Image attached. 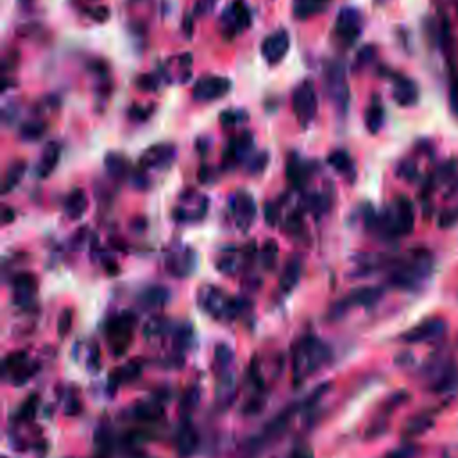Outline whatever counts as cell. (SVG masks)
<instances>
[{
  "label": "cell",
  "instance_id": "1",
  "mask_svg": "<svg viewBox=\"0 0 458 458\" xmlns=\"http://www.w3.org/2000/svg\"><path fill=\"white\" fill-rule=\"evenodd\" d=\"M387 269L390 285L403 290H417L433 274L435 258L428 249H412L401 256H390Z\"/></svg>",
  "mask_w": 458,
  "mask_h": 458
},
{
  "label": "cell",
  "instance_id": "2",
  "mask_svg": "<svg viewBox=\"0 0 458 458\" xmlns=\"http://www.w3.org/2000/svg\"><path fill=\"white\" fill-rule=\"evenodd\" d=\"M414 224H416V210H414L412 200L409 197L399 195L383 212V215L374 217L369 229H376L380 235L387 239H399L414 231Z\"/></svg>",
  "mask_w": 458,
  "mask_h": 458
},
{
  "label": "cell",
  "instance_id": "3",
  "mask_svg": "<svg viewBox=\"0 0 458 458\" xmlns=\"http://www.w3.org/2000/svg\"><path fill=\"white\" fill-rule=\"evenodd\" d=\"M330 360V347L317 337H304L296 344L292 353V370L296 385L303 383L310 374L319 370Z\"/></svg>",
  "mask_w": 458,
  "mask_h": 458
},
{
  "label": "cell",
  "instance_id": "4",
  "mask_svg": "<svg viewBox=\"0 0 458 458\" xmlns=\"http://www.w3.org/2000/svg\"><path fill=\"white\" fill-rule=\"evenodd\" d=\"M197 303L200 310L217 320H233L242 312V303L239 299L226 296L219 287L205 285L197 292Z\"/></svg>",
  "mask_w": 458,
  "mask_h": 458
},
{
  "label": "cell",
  "instance_id": "5",
  "mask_svg": "<svg viewBox=\"0 0 458 458\" xmlns=\"http://www.w3.org/2000/svg\"><path fill=\"white\" fill-rule=\"evenodd\" d=\"M324 90L326 95L333 100V104L346 112L349 104V86H347L346 66L342 61H330L324 70Z\"/></svg>",
  "mask_w": 458,
  "mask_h": 458
},
{
  "label": "cell",
  "instance_id": "6",
  "mask_svg": "<svg viewBox=\"0 0 458 458\" xmlns=\"http://www.w3.org/2000/svg\"><path fill=\"white\" fill-rule=\"evenodd\" d=\"M381 297H383V289L381 287H362V289L353 290L349 296L332 304V308L327 312V319H342L351 308H356V306L369 308V306H374Z\"/></svg>",
  "mask_w": 458,
  "mask_h": 458
},
{
  "label": "cell",
  "instance_id": "7",
  "mask_svg": "<svg viewBox=\"0 0 458 458\" xmlns=\"http://www.w3.org/2000/svg\"><path fill=\"white\" fill-rule=\"evenodd\" d=\"M428 389L433 392H446L458 381V369L451 358H437L426 367Z\"/></svg>",
  "mask_w": 458,
  "mask_h": 458
},
{
  "label": "cell",
  "instance_id": "8",
  "mask_svg": "<svg viewBox=\"0 0 458 458\" xmlns=\"http://www.w3.org/2000/svg\"><path fill=\"white\" fill-rule=\"evenodd\" d=\"M136 317L133 313H122L109 323L108 344L113 354L120 356L127 351L133 342V330H135Z\"/></svg>",
  "mask_w": 458,
  "mask_h": 458
},
{
  "label": "cell",
  "instance_id": "9",
  "mask_svg": "<svg viewBox=\"0 0 458 458\" xmlns=\"http://www.w3.org/2000/svg\"><path fill=\"white\" fill-rule=\"evenodd\" d=\"M317 108H319V102H317L315 88L310 81H304L303 85L294 90L292 95V109L301 126H310V122L315 119Z\"/></svg>",
  "mask_w": 458,
  "mask_h": 458
},
{
  "label": "cell",
  "instance_id": "10",
  "mask_svg": "<svg viewBox=\"0 0 458 458\" xmlns=\"http://www.w3.org/2000/svg\"><path fill=\"white\" fill-rule=\"evenodd\" d=\"M251 22H253V16L243 0H233L231 6H227L220 16V28H222L224 36L229 40L249 28Z\"/></svg>",
  "mask_w": 458,
  "mask_h": 458
},
{
  "label": "cell",
  "instance_id": "11",
  "mask_svg": "<svg viewBox=\"0 0 458 458\" xmlns=\"http://www.w3.org/2000/svg\"><path fill=\"white\" fill-rule=\"evenodd\" d=\"M335 35L347 47L353 45L362 35V15L358 9L342 8L339 11L335 23Z\"/></svg>",
  "mask_w": 458,
  "mask_h": 458
},
{
  "label": "cell",
  "instance_id": "12",
  "mask_svg": "<svg viewBox=\"0 0 458 458\" xmlns=\"http://www.w3.org/2000/svg\"><path fill=\"white\" fill-rule=\"evenodd\" d=\"M229 92H231V81L227 78L205 76L193 85L192 97L195 100H203V102H212V100L222 99Z\"/></svg>",
  "mask_w": 458,
  "mask_h": 458
},
{
  "label": "cell",
  "instance_id": "13",
  "mask_svg": "<svg viewBox=\"0 0 458 458\" xmlns=\"http://www.w3.org/2000/svg\"><path fill=\"white\" fill-rule=\"evenodd\" d=\"M447 326L444 319H426L419 323L417 326L410 327L409 332H404L401 335V340L406 344H423V342H433L444 337Z\"/></svg>",
  "mask_w": 458,
  "mask_h": 458
},
{
  "label": "cell",
  "instance_id": "14",
  "mask_svg": "<svg viewBox=\"0 0 458 458\" xmlns=\"http://www.w3.org/2000/svg\"><path fill=\"white\" fill-rule=\"evenodd\" d=\"M197 254L192 247H174L167 254V270L176 277H186L195 270Z\"/></svg>",
  "mask_w": 458,
  "mask_h": 458
},
{
  "label": "cell",
  "instance_id": "15",
  "mask_svg": "<svg viewBox=\"0 0 458 458\" xmlns=\"http://www.w3.org/2000/svg\"><path fill=\"white\" fill-rule=\"evenodd\" d=\"M174 158H176V147H174L172 143H158V145L149 147V149L143 152L142 158H140V165H142L143 170H165L172 165Z\"/></svg>",
  "mask_w": 458,
  "mask_h": 458
},
{
  "label": "cell",
  "instance_id": "16",
  "mask_svg": "<svg viewBox=\"0 0 458 458\" xmlns=\"http://www.w3.org/2000/svg\"><path fill=\"white\" fill-rule=\"evenodd\" d=\"M290 49V36L285 29L272 32L267 36L262 43V54L267 59L269 65H277L282 63Z\"/></svg>",
  "mask_w": 458,
  "mask_h": 458
},
{
  "label": "cell",
  "instance_id": "17",
  "mask_svg": "<svg viewBox=\"0 0 458 458\" xmlns=\"http://www.w3.org/2000/svg\"><path fill=\"white\" fill-rule=\"evenodd\" d=\"M254 145V138L249 131L240 133L239 136L229 140L226 150H224V167L233 169L235 165H239L240 162L247 158V155L251 152Z\"/></svg>",
  "mask_w": 458,
  "mask_h": 458
},
{
  "label": "cell",
  "instance_id": "18",
  "mask_svg": "<svg viewBox=\"0 0 458 458\" xmlns=\"http://www.w3.org/2000/svg\"><path fill=\"white\" fill-rule=\"evenodd\" d=\"M231 212L235 215L236 226L242 231H247L256 219V203L247 192H239L231 199Z\"/></svg>",
  "mask_w": 458,
  "mask_h": 458
},
{
  "label": "cell",
  "instance_id": "19",
  "mask_svg": "<svg viewBox=\"0 0 458 458\" xmlns=\"http://www.w3.org/2000/svg\"><path fill=\"white\" fill-rule=\"evenodd\" d=\"M36 290H38V282L35 274L22 272L13 277V301L18 306H28L35 299Z\"/></svg>",
  "mask_w": 458,
  "mask_h": 458
},
{
  "label": "cell",
  "instance_id": "20",
  "mask_svg": "<svg viewBox=\"0 0 458 458\" xmlns=\"http://www.w3.org/2000/svg\"><path fill=\"white\" fill-rule=\"evenodd\" d=\"M392 97L399 106H414L419 99V90H417L416 83L412 79L404 78L401 73H394L392 76Z\"/></svg>",
  "mask_w": 458,
  "mask_h": 458
},
{
  "label": "cell",
  "instance_id": "21",
  "mask_svg": "<svg viewBox=\"0 0 458 458\" xmlns=\"http://www.w3.org/2000/svg\"><path fill=\"white\" fill-rule=\"evenodd\" d=\"M59 158H61V145L58 142L47 143L42 152V158H40L38 169H36L38 177L45 179V177H49L50 174L54 172L59 163Z\"/></svg>",
  "mask_w": 458,
  "mask_h": 458
},
{
  "label": "cell",
  "instance_id": "22",
  "mask_svg": "<svg viewBox=\"0 0 458 458\" xmlns=\"http://www.w3.org/2000/svg\"><path fill=\"white\" fill-rule=\"evenodd\" d=\"M169 299H170V290L162 285L149 287V289L143 290L142 296H140V303H142L145 308H150V310L162 308V306H165V304L169 303Z\"/></svg>",
  "mask_w": 458,
  "mask_h": 458
},
{
  "label": "cell",
  "instance_id": "23",
  "mask_svg": "<svg viewBox=\"0 0 458 458\" xmlns=\"http://www.w3.org/2000/svg\"><path fill=\"white\" fill-rule=\"evenodd\" d=\"M208 212V199L206 197H200L197 205H183L177 206L176 212H174V217L181 222H193V220H200Z\"/></svg>",
  "mask_w": 458,
  "mask_h": 458
},
{
  "label": "cell",
  "instance_id": "24",
  "mask_svg": "<svg viewBox=\"0 0 458 458\" xmlns=\"http://www.w3.org/2000/svg\"><path fill=\"white\" fill-rule=\"evenodd\" d=\"M86 210H88V197H86V193L83 192L81 188L72 190L70 195L66 197V203H65L66 215H68L70 219L78 220L85 215Z\"/></svg>",
  "mask_w": 458,
  "mask_h": 458
},
{
  "label": "cell",
  "instance_id": "25",
  "mask_svg": "<svg viewBox=\"0 0 458 458\" xmlns=\"http://www.w3.org/2000/svg\"><path fill=\"white\" fill-rule=\"evenodd\" d=\"M433 423H435V416L431 412L417 414V416H414L412 419L406 423V426H404L403 430V435L410 437V439H412V437L423 435V433H426V431L433 426Z\"/></svg>",
  "mask_w": 458,
  "mask_h": 458
},
{
  "label": "cell",
  "instance_id": "26",
  "mask_svg": "<svg viewBox=\"0 0 458 458\" xmlns=\"http://www.w3.org/2000/svg\"><path fill=\"white\" fill-rule=\"evenodd\" d=\"M299 279H301V260L294 256V258L289 260L285 270H283L282 279H279V289H282L283 294H290L297 287Z\"/></svg>",
  "mask_w": 458,
  "mask_h": 458
},
{
  "label": "cell",
  "instance_id": "27",
  "mask_svg": "<svg viewBox=\"0 0 458 458\" xmlns=\"http://www.w3.org/2000/svg\"><path fill=\"white\" fill-rule=\"evenodd\" d=\"M197 446H199V433L195 431V428L186 424L181 433H179V437H177V451L183 458L192 457L195 453Z\"/></svg>",
  "mask_w": 458,
  "mask_h": 458
},
{
  "label": "cell",
  "instance_id": "28",
  "mask_svg": "<svg viewBox=\"0 0 458 458\" xmlns=\"http://www.w3.org/2000/svg\"><path fill=\"white\" fill-rule=\"evenodd\" d=\"M330 0H294V16L297 20H306L312 15H319L327 8Z\"/></svg>",
  "mask_w": 458,
  "mask_h": 458
},
{
  "label": "cell",
  "instance_id": "29",
  "mask_svg": "<svg viewBox=\"0 0 458 458\" xmlns=\"http://www.w3.org/2000/svg\"><path fill=\"white\" fill-rule=\"evenodd\" d=\"M25 170H28V163L23 162V159H16L13 162L11 165L8 167L4 176V185H2V193H9L20 185V181L25 176Z\"/></svg>",
  "mask_w": 458,
  "mask_h": 458
},
{
  "label": "cell",
  "instance_id": "30",
  "mask_svg": "<svg viewBox=\"0 0 458 458\" xmlns=\"http://www.w3.org/2000/svg\"><path fill=\"white\" fill-rule=\"evenodd\" d=\"M287 177L296 188H303L310 177V167L297 158H290L289 165H287Z\"/></svg>",
  "mask_w": 458,
  "mask_h": 458
},
{
  "label": "cell",
  "instance_id": "31",
  "mask_svg": "<svg viewBox=\"0 0 458 458\" xmlns=\"http://www.w3.org/2000/svg\"><path fill=\"white\" fill-rule=\"evenodd\" d=\"M327 163L337 170V172L344 174V176H349L351 179L354 177V165L353 159H351L349 152L347 150H333L332 155L327 156Z\"/></svg>",
  "mask_w": 458,
  "mask_h": 458
},
{
  "label": "cell",
  "instance_id": "32",
  "mask_svg": "<svg viewBox=\"0 0 458 458\" xmlns=\"http://www.w3.org/2000/svg\"><path fill=\"white\" fill-rule=\"evenodd\" d=\"M142 373V366H140V360H133V362L126 363L123 367L116 369L115 373H112L109 376V383H115V387H119L120 383H127V381H135L136 378Z\"/></svg>",
  "mask_w": 458,
  "mask_h": 458
},
{
  "label": "cell",
  "instance_id": "33",
  "mask_svg": "<svg viewBox=\"0 0 458 458\" xmlns=\"http://www.w3.org/2000/svg\"><path fill=\"white\" fill-rule=\"evenodd\" d=\"M106 172L109 174V177L113 179H122L127 174V159L123 158L120 152H108L104 159Z\"/></svg>",
  "mask_w": 458,
  "mask_h": 458
},
{
  "label": "cell",
  "instance_id": "34",
  "mask_svg": "<svg viewBox=\"0 0 458 458\" xmlns=\"http://www.w3.org/2000/svg\"><path fill=\"white\" fill-rule=\"evenodd\" d=\"M383 122H385V109H383V106L380 102H373L366 112V126L369 129V133L376 135L381 127H383Z\"/></svg>",
  "mask_w": 458,
  "mask_h": 458
},
{
  "label": "cell",
  "instance_id": "35",
  "mask_svg": "<svg viewBox=\"0 0 458 458\" xmlns=\"http://www.w3.org/2000/svg\"><path fill=\"white\" fill-rule=\"evenodd\" d=\"M233 363V351L226 344H219L215 347V360H213V369L222 376L229 373V367Z\"/></svg>",
  "mask_w": 458,
  "mask_h": 458
},
{
  "label": "cell",
  "instance_id": "36",
  "mask_svg": "<svg viewBox=\"0 0 458 458\" xmlns=\"http://www.w3.org/2000/svg\"><path fill=\"white\" fill-rule=\"evenodd\" d=\"M170 332V324L165 317H155V319H150L149 323L145 324V333L147 340H158L163 339L165 335H169Z\"/></svg>",
  "mask_w": 458,
  "mask_h": 458
},
{
  "label": "cell",
  "instance_id": "37",
  "mask_svg": "<svg viewBox=\"0 0 458 458\" xmlns=\"http://www.w3.org/2000/svg\"><path fill=\"white\" fill-rule=\"evenodd\" d=\"M28 362H29L28 354L23 353V351H15V353H11L9 356H6V360L2 362V376H4L6 380H9L15 370H18L23 363Z\"/></svg>",
  "mask_w": 458,
  "mask_h": 458
},
{
  "label": "cell",
  "instance_id": "38",
  "mask_svg": "<svg viewBox=\"0 0 458 458\" xmlns=\"http://www.w3.org/2000/svg\"><path fill=\"white\" fill-rule=\"evenodd\" d=\"M45 131H47L45 122L32 120V122L23 123L22 129H20V138L25 140V142H38V140H42V136L45 135Z\"/></svg>",
  "mask_w": 458,
  "mask_h": 458
},
{
  "label": "cell",
  "instance_id": "39",
  "mask_svg": "<svg viewBox=\"0 0 458 458\" xmlns=\"http://www.w3.org/2000/svg\"><path fill=\"white\" fill-rule=\"evenodd\" d=\"M133 416L140 421H156L163 416V409L159 404L152 403H140L133 409Z\"/></svg>",
  "mask_w": 458,
  "mask_h": 458
},
{
  "label": "cell",
  "instance_id": "40",
  "mask_svg": "<svg viewBox=\"0 0 458 458\" xmlns=\"http://www.w3.org/2000/svg\"><path fill=\"white\" fill-rule=\"evenodd\" d=\"M40 370V366L36 362H28V363H23L22 367H20L18 370H15V373H13V376L9 378V380L13 381V385H16V387H22V385H25V383H28L29 380H31L32 376H35L36 373H38Z\"/></svg>",
  "mask_w": 458,
  "mask_h": 458
},
{
  "label": "cell",
  "instance_id": "41",
  "mask_svg": "<svg viewBox=\"0 0 458 458\" xmlns=\"http://www.w3.org/2000/svg\"><path fill=\"white\" fill-rule=\"evenodd\" d=\"M277 253H279V247H277V242L274 240H267L263 243L262 251H260V260H262V265L265 269H274L277 260Z\"/></svg>",
  "mask_w": 458,
  "mask_h": 458
},
{
  "label": "cell",
  "instance_id": "42",
  "mask_svg": "<svg viewBox=\"0 0 458 458\" xmlns=\"http://www.w3.org/2000/svg\"><path fill=\"white\" fill-rule=\"evenodd\" d=\"M304 208L310 210L315 217H320L327 210V199L323 193H312L304 199Z\"/></svg>",
  "mask_w": 458,
  "mask_h": 458
},
{
  "label": "cell",
  "instance_id": "43",
  "mask_svg": "<svg viewBox=\"0 0 458 458\" xmlns=\"http://www.w3.org/2000/svg\"><path fill=\"white\" fill-rule=\"evenodd\" d=\"M247 119L249 116H247V112H243V109H224L220 113L219 120L224 127H233L240 122H246Z\"/></svg>",
  "mask_w": 458,
  "mask_h": 458
},
{
  "label": "cell",
  "instance_id": "44",
  "mask_svg": "<svg viewBox=\"0 0 458 458\" xmlns=\"http://www.w3.org/2000/svg\"><path fill=\"white\" fill-rule=\"evenodd\" d=\"M376 58V47L374 45H366L358 50V54H356V59H354V68L362 70L366 68L367 65L374 61Z\"/></svg>",
  "mask_w": 458,
  "mask_h": 458
},
{
  "label": "cell",
  "instance_id": "45",
  "mask_svg": "<svg viewBox=\"0 0 458 458\" xmlns=\"http://www.w3.org/2000/svg\"><path fill=\"white\" fill-rule=\"evenodd\" d=\"M239 260H236L235 253H227L222 254L219 260H217V269L222 274H235L236 269H239Z\"/></svg>",
  "mask_w": 458,
  "mask_h": 458
},
{
  "label": "cell",
  "instance_id": "46",
  "mask_svg": "<svg viewBox=\"0 0 458 458\" xmlns=\"http://www.w3.org/2000/svg\"><path fill=\"white\" fill-rule=\"evenodd\" d=\"M419 454V446L412 442H406L399 447H394L392 451L385 454V458H416Z\"/></svg>",
  "mask_w": 458,
  "mask_h": 458
},
{
  "label": "cell",
  "instance_id": "47",
  "mask_svg": "<svg viewBox=\"0 0 458 458\" xmlns=\"http://www.w3.org/2000/svg\"><path fill=\"white\" fill-rule=\"evenodd\" d=\"M267 163H269V155L263 150V152H258V155L253 156V158L249 159V163H247V170H249V174L256 176V174H262L263 170H265Z\"/></svg>",
  "mask_w": 458,
  "mask_h": 458
},
{
  "label": "cell",
  "instance_id": "48",
  "mask_svg": "<svg viewBox=\"0 0 458 458\" xmlns=\"http://www.w3.org/2000/svg\"><path fill=\"white\" fill-rule=\"evenodd\" d=\"M192 339H193V332H192V327H190L188 324H186V326H183V327H179V330L176 332V347L179 351L188 349Z\"/></svg>",
  "mask_w": 458,
  "mask_h": 458
},
{
  "label": "cell",
  "instance_id": "49",
  "mask_svg": "<svg viewBox=\"0 0 458 458\" xmlns=\"http://www.w3.org/2000/svg\"><path fill=\"white\" fill-rule=\"evenodd\" d=\"M72 319L73 313L70 308H63L61 313L58 317V335L59 337H66L70 332V327H72Z\"/></svg>",
  "mask_w": 458,
  "mask_h": 458
},
{
  "label": "cell",
  "instance_id": "50",
  "mask_svg": "<svg viewBox=\"0 0 458 458\" xmlns=\"http://www.w3.org/2000/svg\"><path fill=\"white\" fill-rule=\"evenodd\" d=\"M397 176L406 179V181H414L417 177V165L412 159H404V162H401L399 167H397Z\"/></svg>",
  "mask_w": 458,
  "mask_h": 458
},
{
  "label": "cell",
  "instance_id": "51",
  "mask_svg": "<svg viewBox=\"0 0 458 458\" xmlns=\"http://www.w3.org/2000/svg\"><path fill=\"white\" fill-rule=\"evenodd\" d=\"M197 403H199V390H197L195 387H192V389H190L188 392L185 394V397H183L181 412L183 414H190L193 409H195Z\"/></svg>",
  "mask_w": 458,
  "mask_h": 458
},
{
  "label": "cell",
  "instance_id": "52",
  "mask_svg": "<svg viewBox=\"0 0 458 458\" xmlns=\"http://www.w3.org/2000/svg\"><path fill=\"white\" fill-rule=\"evenodd\" d=\"M36 406H38V397L31 396L25 403L22 404V410H20V417L25 421H32L36 416Z\"/></svg>",
  "mask_w": 458,
  "mask_h": 458
},
{
  "label": "cell",
  "instance_id": "53",
  "mask_svg": "<svg viewBox=\"0 0 458 458\" xmlns=\"http://www.w3.org/2000/svg\"><path fill=\"white\" fill-rule=\"evenodd\" d=\"M158 85L159 81L156 79V76H152V73H145V76L138 78V81H136V86H138L140 90H143V92H156V90H158Z\"/></svg>",
  "mask_w": 458,
  "mask_h": 458
},
{
  "label": "cell",
  "instance_id": "54",
  "mask_svg": "<svg viewBox=\"0 0 458 458\" xmlns=\"http://www.w3.org/2000/svg\"><path fill=\"white\" fill-rule=\"evenodd\" d=\"M263 213H265L267 226H277V222H279V206L276 203H267Z\"/></svg>",
  "mask_w": 458,
  "mask_h": 458
},
{
  "label": "cell",
  "instance_id": "55",
  "mask_svg": "<svg viewBox=\"0 0 458 458\" xmlns=\"http://www.w3.org/2000/svg\"><path fill=\"white\" fill-rule=\"evenodd\" d=\"M263 409V401L258 399V397H254V399L247 401L246 406H243V414L246 416H256L258 412H262Z\"/></svg>",
  "mask_w": 458,
  "mask_h": 458
},
{
  "label": "cell",
  "instance_id": "56",
  "mask_svg": "<svg viewBox=\"0 0 458 458\" xmlns=\"http://www.w3.org/2000/svg\"><path fill=\"white\" fill-rule=\"evenodd\" d=\"M92 18L95 20V22H99V23H104V22H108L109 20V9L106 8V6H100V8H95V9H92Z\"/></svg>",
  "mask_w": 458,
  "mask_h": 458
},
{
  "label": "cell",
  "instance_id": "57",
  "mask_svg": "<svg viewBox=\"0 0 458 458\" xmlns=\"http://www.w3.org/2000/svg\"><path fill=\"white\" fill-rule=\"evenodd\" d=\"M450 104H451V109H453L454 115H458V81L454 83L453 86H451V92H450Z\"/></svg>",
  "mask_w": 458,
  "mask_h": 458
},
{
  "label": "cell",
  "instance_id": "58",
  "mask_svg": "<svg viewBox=\"0 0 458 458\" xmlns=\"http://www.w3.org/2000/svg\"><path fill=\"white\" fill-rule=\"evenodd\" d=\"M133 183L136 185V188H147V186H149V179H147V176L142 170L133 174Z\"/></svg>",
  "mask_w": 458,
  "mask_h": 458
},
{
  "label": "cell",
  "instance_id": "59",
  "mask_svg": "<svg viewBox=\"0 0 458 458\" xmlns=\"http://www.w3.org/2000/svg\"><path fill=\"white\" fill-rule=\"evenodd\" d=\"M287 458H313V454L312 451L306 450V447H296Z\"/></svg>",
  "mask_w": 458,
  "mask_h": 458
},
{
  "label": "cell",
  "instance_id": "60",
  "mask_svg": "<svg viewBox=\"0 0 458 458\" xmlns=\"http://www.w3.org/2000/svg\"><path fill=\"white\" fill-rule=\"evenodd\" d=\"M183 28H185V36L186 38H192V28H193V16L186 15L185 22H183Z\"/></svg>",
  "mask_w": 458,
  "mask_h": 458
},
{
  "label": "cell",
  "instance_id": "61",
  "mask_svg": "<svg viewBox=\"0 0 458 458\" xmlns=\"http://www.w3.org/2000/svg\"><path fill=\"white\" fill-rule=\"evenodd\" d=\"M13 219H15V212H13L9 206H4V210H2V224H4V226H8Z\"/></svg>",
  "mask_w": 458,
  "mask_h": 458
}]
</instances>
